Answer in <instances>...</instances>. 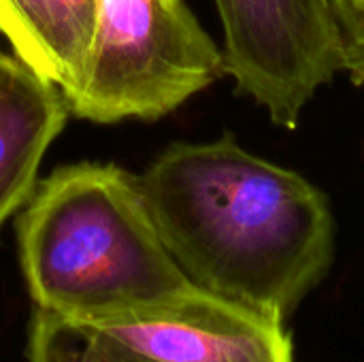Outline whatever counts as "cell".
Here are the masks:
<instances>
[{
  "mask_svg": "<svg viewBox=\"0 0 364 362\" xmlns=\"http://www.w3.org/2000/svg\"><path fill=\"white\" fill-rule=\"evenodd\" d=\"M98 9L100 0H0V32L15 58L68 100L92 62Z\"/></svg>",
  "mask_w": 364,
  "mask_h": 362,
  "instance_id": "cell-7",
  "label": "cell"
},
{
  "mask_svg": "<svg viewBox=\"0 0 364 362\" xmlns=\"http://www.w3.org/2000/svg\"><path fill=\"white\" fill-rule=\"evenodd\" d=\"M343 47L346 73L364 83V0H326Z\"/></svg>",
  "mask_w": 364,
  "mask_h": 362,
  "instance_id": "cell-9",
  "label": "cell"
},
{
  "mask_svg": "<svg viewBox=\"0 0 364 362\" xmlns=\"http://www.w3.org/2000/svg\"><path fill=\"white\" fill-rule=\"evenodd\" d=\"M85 326L141 362H294L284 320L203 288L154 309Z\"/></svg>",
  "mask_w": 364,
  "mask_h": 362,
  "instance_id": "cell-5",
  "label": "cell"
},
{
  "mask_svg": "<svg viewBox=\"0 0 364 362\" xmlns=\"http://www.w3.org/2000/svg\"><path fill=\"white\" fill-rule=\"evenodd\" d=\"M34 309L92 324L173 303L194 286L164 247L141 179L111 162H77L36 183L17 218Z\"/></svg>",
  "mask_w": 364,
  "mask_h": 362,
  "instance_id": "cell-2",
  "label": "cell"
},
{
  "mask_svg": "<svg viewBox=\"0 0 364 362\" xmlns=\"http://www.w3.org/2000/svg\"><path fill=\"white\" fill-rule=\"evenodd\" d=\"M139 179L171 258L215 297L288 322L331 273L326 194L232 134L173 143Z\"/></svg>",
  "mask_w": 364,
  "mask_h": 362,
  "instance_id": "cell-1",
  "label": "cell"
},
{
  "mask_svg": "<svg viewBox=\"0 0 364 362\" xmlns=\"http://www.w3.org/2000/svg\"><path fill=\"white\" fill-rule=\"evenodd\" d=\"M224 30V73L275 126L294 130L339 73L343 47L326 0H213Z\"/></svg>",
  "mask_w": 364,
  "mask_h": 362,
  "instance_id": "cell-4",
  "label": "cell"
},
{
  "mask_svg": "<svg viewBox=\"0 0 364 362\" xmlns=\"http://www.w3.org/2000/svg\"><path fill=\"white\" fill-rule=\"evenodd\" d=\"M224 75V53L186 0H100L92 62L68 98L75 117L160 119Z\"/></svg>",
  "mask_w": 364,
  "mask_h": 362,
  "instance_id": "cell-3",
  "label": "cell"
},
{
  "mask_svg": "<svg viewBox=\"0 0 364 362\" xmlns=\"http://www.w3.org/2000/svg\"><path fill=\"white\" fill-rule=\"evenodd\" d=\"M28 362H141L92 326L34 309L28 326Z\"/></svg>",
  "mask_w": 364,
  "mask_h": 362,
  "instance_id": "cell-8",
  "label": "cell"
},
{
  "mask_svg": "<svg viewBox=\"0 0 364 362\" xmlns=\"http://www.w3.org/2000/svg\"><path fill=\"white\" fill-rule=\"evenodd\" d=\"M68 115L58 85L0 51V228L32 198L45 151Z\"/></svg>",
  "mask_w": 364,
  "mask_h": 362,
  "instance_id": "cell-6",
  "label": "cell"
}]
</instances>
